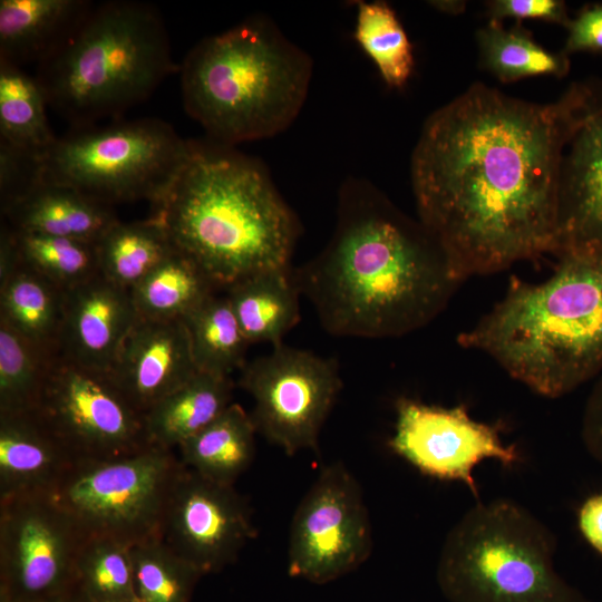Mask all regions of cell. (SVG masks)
<instances>
[{
    "mask_svg": "<svg viewBox=\"0 0 602 602\" xmlns=\"http://www.w3.org/2000/svg\"><path fill=\"white\" fill-rule=\"evenodd\" d=\"M226 290L250 344L270 342L273 347L279 346L300 320V292L291 268L258 272Z\"/></svg>",
    "mask_w": 602,
    "mask_h": 602,
    "instance_id": "22",
    "label": "cell"
},
{
    "mask_svg": "<svg viewBox=\"0 0 602 602\" xmlns=\"http://www.w3.org/2000/svg\"><path fill=\"white\" fill-rule=\"evenodd\" d=\"M256 429L250 414L232 402L216 419L179 447L182 464L198 475L234 485L255 454Z\"/></svg>",
    "mask_w": 602,
    "mask_h": 602,
    "instance_id": "24",
    "label": "cell"
},
{
    "mask_svg": "<svg viewBox=\"0 0 602 602\" xmlns=\"http://www.w3.org/2000/svg\"><path fill=\"white\" fill-rule=\"evenodd\" d=\"M137 319L129 291L99 273L65 291L59 355L108 373Z\"/></svg>",
    "mask_w": 602,
    "mask_h": 602,
    "instance_id": "18",
    "label": "cell"
},
{
    "mask_svg": "<svg viewBox=\"0 0 602 602\" xmlns=\"http://www.w3.org/2000/svg\"><path fill=\"white\" fill-rule=\"evenodd\" d=\"M153 215L173 245L227 289L290 268L300 223L265 166L232 146L192 140L190 156Z\"/></svg>",
    "mask_w": 602,
    "mask_h": 602,
    "instance_id": "3",
    "label": "cell"
},
{
    "mask_svg": "<svg viewBox=\"0 0 602 602\" xmlns=\"http://www.w3.org/2000/svg\"><path fill=\"white\" fill-rule=\"evenodd\" d=\"M13 231L22 263L62 291L99 274L96 243Z\"/></svg>",
    "mask_w": 602,
    "mask_h": 602,
    "instance_id": "35",
    "label": "cell"
},
{
    "mask_svg": "<svg viewBox=\"0 0 602 602\" xmlns=\"http://www.w3.org/2000/svg\"><path fill=\"white\" fill-rule=\"evenodd\" d=\"M77 462L35 411L0 416V499L50 495Z\"/></svg>",
    "mask_w": 602,
    "mask_h": 602,
    "instance_id": "19",
    "label": "cell"
},
{
    "mask_svg": "<svg viewBox=\"0 0 602 602\" xmlns=\"http://www.w3.org/2000/svg\"><path fill=\"white\" fill-rule=\"evenodd\" d=\"M389 447L425 475L464 483L478 498L474 467L485 458L513 466L522 460L514 445L501 438V427L474 420L464 405L429 406L400 398Z\"/></svg>",
    "mask_w": 602,
    "mask_h": 602,
    "instance_id": "14",
    "label": "cell"
},
{
    "mask_svg": "<svg viewBox=\"0 0 602 602\" xmlns=\"http://www.w3.org/2000/svg\"><path fill=\"white\" fill-rule=\"evenodd\" d=\"M589 82L536 104L474 84L425 122L410 162L418 220L463 282L552 253L565 146Z\"/></svg>",
    "mask_w": 602,
    "mask_h": 602,
    "instance_id": "1",
    "label": "cell"
},
{
    "mask_svg": "<svg viewBox=\"0 0 602 602\" xmlns=\"http://www.w3.org/2000/svg\"><path fill=\"white\" fill-rule=\"evenodd\" d=\"M183 321L198 371L230 377L242 369L250 343L226 295L212 294Z\"/></svg>",
    "mask_w": 602,
    "mask_h": 602,
    "instance_id": "30",
    "label": "cell"
},
{
    "mask_svg": "<svg viewBox=\"0 0 602 602\" xmlns=\"http://www.w3.org/2000/svg\"><path fill=\"white\" fill-rule=\"evenodd\" d=\"M486 7L489 21L496 22L505 18L535 19L566 27L571 19L562 0H494Z\"/></svg>",
    "mask_w": 602,
    "mask_h": 602,
    "instance_id": "37",
    "label": "cell"
},
{
    "mask_svg": "<svg viewBox=\"0 0 602 602\" xmlns=\"http://www.w3.org/2000/svg\"><path fill=\"white\" fill-rule=\"evenodd\" d=\"M96 246L99 273L128 291L175 249L153 216L140 222H116Z\"/></svg>",
    "mask_w": 602,
    "mask_h": 602,
    "instance_id": "27",
    "label": "cell"
},
{
    "mask_svg": "<svg viewBox=\"0 0 602 602\" xmlns=\"http://www.w3.org/2000/svg\"><path fill=\"white\" fill-rule=\"evenodd\" d=\"M216 287L202 269L176 247L130 291L138 318L183 320Z\"/></svg>",
    "mask_w": 602,
    "mask_h": 602,
    "instance_id": "26",
    "label": "cell"
},
{
    "mask_svg": "<svg viewBox=\"0 0 602 602\" xmlns=\"http://www.w3.org/2000/svg\"><path fill=\"white\" fill-rule=\"evenodd\" d=\"M292 276L329 333L362 338L400 337L425 327L462 283L423 223L357 177L339 191L329 243Z\"/></svg>",
    "mask_w": 602,
    "mask_h": 602,
    "instance_id": "2",
    "label": "cell"
},
{
    "mask_svg": "<svg viewBox=\"0 0 602 602\" xmlns=\"http://www.w3.org/2000/svg\"><path fill=\"white\" fill-rule=\"evenodd\" d=\"M577 525L585 541L602 555V494L583 502L577 513Z\"/></svg>",
    "mask_w": 602,
    "mask_h": 602,
    "instance_id": "40",
    "label": "cell"
},
{
    "mask_svg": "<svg viewBox=\"0 0 602 602\" xmlns=\"http://www.w3.org/2000/svg\"><path fill=\"white\" fill-rule=\"evenodd\" d=\"M42 602H75V600L70 595H64V596L55 598V599L42 601Z\"/></svg>",
    "mask_w": 602,
    "mask_h": 602,
    "instance_id": "42",
    "label": "cell"
},
{
    "mask_svg": "<svg viewBox=\"0 0 602 602\" xmlns=\"http://www.w3.org/2000/svg\"><path fill=\"white\" fill-rule=\"evenodd\" d=\"M372 528L362 489L342 463L321 469L292 518L288 572L324 584L359 567L371 554Z\"/></svg>",
    "mask_w": 602,
    "mask_h": 602,
    "instance_id": "12",
    "label": "cell"
},
{
    "mask_svg": "<svg viewBox=\"0 0 602 602\" xmlns=\"http://www.w3.org/2000/svg\"><path fill=\"white\" fill-rule=\"evenodd\" d=\"M557 258L543 282L512 276L505 295L458 336L463 348L548 398L602 375V252Z\"/></svg>",
    "mask_w": 602,
    "mask_h": 602,
    "instance_id": "4",
    "label": "cell"
},
{
    "mask_svg": "<svg viewBox=\"0 0 602 602\" xmlns=\"http://www.w3.org/2000/svg\"><path fill=\"white\" fill-rule=\"evenodd\" d=\"M256 433L292 456L317 450L321 428L342 387L334 358L281 343L242 367Z\"/></svg>",
    "mask_w": 602,
    "mask_h": 602,
    "instance_id": "10",
    "label": "cell"
},
{
    "mask_svg": "<svg viewBox=\"0 0 602 602\" xmlns=\"http://www.w3.org/2000/svg\"><path fill=\"white\" fill-rule=\"evenodd\" d=\"M589 95L561 165L554 255L602 252V79Z\"/></svg>",
    "mask_w": 602,
    "mask_h": 602,
    "instance_id": "16",
    "label": "cell"
},
{
    "mask_svg": "<svg viewBox=\"0 0 602 602\" xmlns=\"http://www.w3.org/2000/svg\"><path fill=\"white\" fill-rule=\"evenodd\" d=\"M14 230L97 243L119 220L113 206L60 184L41 181L1 211Z\"/></svg>",
    "mask_w": 602,
    "mask_h": 602,
    "instance_id": "20",
    "label": "cell"
},
{
    "mask_svg": "<svg viewBox=\"0 0 602 602\" xmlns=\"http://www.w3.org/2000/svg\"><path fill=\"white\" fill-rule=\"evenodd\" d=\"M567 37L562 51L602 54V3L584 6L566 26Z\"/></svg>",
    "mask_w": 602,
    "mask_h": 602,
    "instance_id": "38",
    "label": "cell"
},
{
    "mask_svg": "<svg viewBox=\"0 0 602 602\" xmlns=\"http://www.w3.org/2000/svg\"><path fill=\"white\" fill-rule=\"evenodd\" d=\"M64 297L65 291L21 261L0 281V320L30 341L59 355Z\"/></svg>",
    "mask_w": 602,
    "mask_h": 602,
    "instance_id": "25",
    "label": "cell"
},
{
    "mask_svg": "<svg viewBox=\"0 0 602 602\" xmlns=\"http://www.w3.org/2000/svg\"><path fill=\"white\" fill-rule=\"evenodd\" d=\"M556 540L509 499L477 503L447 533L436 579L448 602H590L554 566Z\"/></svg>",
    "mask_w": 602,
    "mask_h": 602,
    "instance_id": "7",
    "label": "cell"
},
{
    "mask_svg": "<svg viewBox=\"0 0 602 602\" xmlns=\"http://www.w3.org/2000/svg\"><path fill=\"white\" fill-rule=\"evenodd\" d=\"M312 60L265 16L198 41L181 67L186 113L225 146L287 129L307 99Z\"/></svg>",
    "mask_w": 602,
    "mask_h": 602,
    "instance_id": "5",
    "label": "cell"
},
{
    "mask_svg": "<svg viewBox=\"0 0 602 602\" xmlns=\"http://www.w3.org/2000/svg\"><path fill=\"white\" fill-rule=\"evenodd\" d=\"M35 412L77 460L122 457L152 445L144 414L107 373L60 356L50 369Z\"/></svg>",
    "mask_w": 602,
    "mask_h": 602,
    "instance_id": "11",
    "label": "cell"
},
{
    "mask_svg": "<svg viewBox=\"0 0 602 602\" xmlns=\"http://www.w3.org/2000/svg\"><path fill=\"white\" fill-rule=\"evenodd\" d=\"M482 67L502 82L535 76L564 77L570 58L563 51L552 52L538 45L521 23L506 29L489 21L476 33Z\"/></svg>",
    "mask_w": 602,
    "mask_h": 602,
    "instance_id": "29",
    "label": "cell"
},
{
    "mask_svg": "<svg viewBox=\"0 0 602 602\" xmlns=\"http://www.w3.org/2000/svg\"><path fill=\"white\" fill-rule=\"evenodd\" d=\"M581 437L589 454L602 465V375L596 378L588 396Z\"/></svg>",
    "mask_w": 602,
    "mask_h": 602,
    "instance_id": "39",
    "label": "cell"
},
{
    "mask_svg": "<svg viewBox=\"0 0 602 602\" xmlns=\"http://www.w3.org/2000/svg\"><path fill=\"white\" fill-rule=\"evenodd\" d=\"M165 23L143 2L93 4L72 33L37 65L47 104L74 128L118 118L174 71Z\"/></svg>",
    "mask_w": 602,
    "mask_h": 602,
    "instance_id": "6",
    "label": "cell"
},
{
    "mask_svg": "<svg viewBox=\"0 0 602 602\" xmlns=\"http://www.w3.org/2000/svg\"><path fill=\"white\" fill-rule=\"evenodd\" d=\"M136 602H190L203 576L159 536L129 548Z\"/></svg>",
    "mask_w": 602,
    "mask_h": 602,
    "instance_id": "34",
    "label": "cell"
},
{
    "mask_svg": "<svg viewBox=\"0 0 602 602\" xmlns=\"http://www.w3.org/2000/svg\"><path fill=\"white\" fill-rule=\"evenodd\" d=\"M431 6L446 13H460L466 7L465 1H430Z\"/></svg>",
    "mask_w": 602,
    "mask_h": 602,
    "instance_id": "41",
    "label": "cell"
},
{
    "mask_svg": "<svg viewBox=\"0 0 602 602\" xmlns=\"http://www.w3.org/2000/svg\"><path fill=\"white\" fill-rule=\"evenodd\" d=\"M42 181L41 156L0 142L1 211Z\"/></svg>",
    "mask_w": 602,
    "mask_h": 602,
    "instance_id": "36",
    "label": "cell"
},
{
    "mask_svg": "<svg viewBox=\"0 0 602 602\" xmlns=\"http://www.w3.org/2000/svg\"><path fill=\"white\" fill-rule=\"evenodd\" d=\"M84 538L49 495L0 499V602L69 595Z\"/></svg>",
    "mask_w": 602,
    "mask_h": 602,
    "instance_id": "13",
    "label": "cell"
},
{
    "mask_svg": "<svg viewBox=\"0 0 602 602\" xmlns=\"http://www.w3.org/2000/svg\"><path fill=\"white\" fill-rule=\"evenodd\" d=\"M353 38L390 88H402L414 66L412 46L395 10L385 1L357 2Z\"/></svg>",
    "mask_w": 602,
    "mask_h": 602,
    "instance_id": "33",
    "label": "cell"
},
{
    "mask_svg": "<svg viewBox=\"0 0 602 602\" xmlns=\"http://www.w3.org/2000/svg\"><path fill=\"white\" fill-rule=\"evenodd\" d=\"M129 548L111 538L85 537L69 591L75 602H136Z\"/></svg>",
    "mask_w": 602,
    "mask_h": 602,
    "instance_id": "32",
    "label": "cell"
},
{
    "mask_svg": "<svg viewBox=\"0 0 602 602\" xmlns=\"http://www.w3.org/2000/svg\"><path fill=\"white\" fill-rule=\"evenodd\" d=\"M192 140L157 118L74 128L42 155V181L113 206L156 205L184 167Z\"/></svg>",
    "mask_w": 602,
    "mask_h": 602,
    "instance_id": "8",
    "label": "cell"
},
{
    "mask_svg": "<svg viewBox=\"0 0 602 602\" xmlns=\"http://www.w3.org/2000/svg\"><path fill=\"white\" fill-rule=\"evenodd\" d=\"M47 106L35 76L0 60V142L42 157L57 139L49 125Z\"/></svg>",
    "mask_w": 602,
    "mask_h": 602,
    "instance_id": "28",
    "label": "cell"
},
{
    "mask_svg": "<svg viewBox=\"0 0 602 602\" xmlns=\"http://www.w3.org/2000/svg\"><path fill=\"white\" fill-rule=\"evenodd\" d=\"M232 391L230 377L198 371L144 414L149 443L178 448L232 404Z\"/></svg>",
    "mask_w": 602,
    "mask_h": 602,
    "instance_id": "23",
    "label": "cell"
},
{
    "mask_svg": "<svg viewBox=\"0 0 602 602\" xmlns=\"http://www.w3.org/2000/svg\"><path fill=\"white\" fill-rule=\"evenodd\" d=\"M59 356L0 320V416L36 411L50 369Z\"/></svg>",
    "mask_w": 602,
    "mask_h": 602,
    "instance_id": "31",
    "label": "cell"
},
{
    "mask_svg": "<svg viewBox=\"0 0 602 602\" xmlns=\"http://www.w3.org/2000/svg\"><path fill=\"white\" fill-rule=\"evenodd\" d=\"M198 372L183 320L138 318L107 373L142 414Z\"/></svg>",
    "mask_w": 602,
    "mask_h": 602,
    "instance_id": "17",
    "label": "cell"
},
{
    "mask_svg": "<svg viewBox=\"0 0 602 602\" xmlns=\"http://www.w3.org/2000/svg\"><path fill=\"white\" fill-rule=\"evenodd\" d=\"M91 7L85 0H1L0 60L38 65L65 42Z\"/></svg>",
    "mask_w": 602,
    "mask_h": 602,
    "instance_id": "21",
    "label": "cell"
},
{
    "mask_svg": "<svg viewBox=\"0 0 602 602\" xmlns=\"http://www.w3.org/2000/svg\"><path fill=\"white\" fill-rule=\"evenodd\" d=\"M183 464L157 445L110 459L78 460L50 493L85 537L128 546L159 536L172 486Z\"/></svg>",
    "mask_w": 602,
    "mask_h": 602,
    "instance_id": "9",
    "label": "cell"
},
{
    "mask_svg": "<svg viewBox=\"0 0 602 602\" xmlns=\"http://www.w3.org/2000/svg\"><path fill=\"white\" fill-rule=\"evenodd\" d=\"M256 536L252 511L234 485L210 480L183 465L165 505L159 537L202 575L237 560Z\"/></svg>",
    "mask_w": 602,
    "mask_h": 602,
    "instance_id": "15",
    "label": "cell"
}]
</instances>
